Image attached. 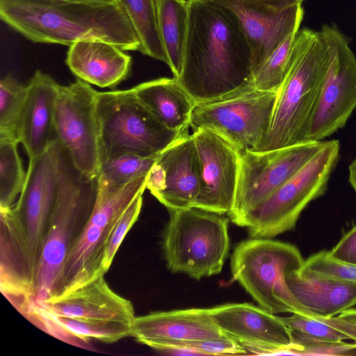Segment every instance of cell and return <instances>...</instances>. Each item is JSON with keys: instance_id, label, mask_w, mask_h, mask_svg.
Instances as JSON below:
<instances>
[{"instance_id": "cell-1", "label": "cell", "mask_w": 356, "mask_h": 356, "mask_svg": "<svg viewBox=\"0 0 356 356\" xmlns=\"http://www.w3.org/2000/svg\"><path fill=\"white\" fill-rule=\"evenodd\" d=\"M181 73L176 77L196 104L220 101L254 88L252 52L234 15L214 0H188Z\"/></svg>"}, {"instance_id": "cell-2", "label": "cell", "mask_w": 356, "mask_h": 356, "mask_svg": "<svg viewBox=\"0 0 356 356\" xmlns=\"http://www.w3.org/2000/svg\"><path fill=\"white\" fill-rule=\"evenodd\" d=\"M1 19L35 43L71 46L99 40L124 51L140 42L120 1L84 3L68 0H0Z\"/></svg>"}, {"instance_id": "cell-3", "label": "cell", "mask_w": 356, "mask_h": 356, "mask_svg": "<svg viewBox=\"0 0 356 356\" xmlns=\"http://www.w3.org/2000/svg\"><path fill=\"white\" fill-rule=\"evenodd\" d=\"M328 64L320 31L298 30L290 70L277 91L270 125L255 152H265L306 141L309 124Z\"/></svg>"}, {"instance_id": "cell-4", "label": "cell", "mask_w": 356, "mask_h": 356, "mask_svg": "<svg viewBox=\"0 0 356 356\" xmlns=\"http://www.w3.org/2000/svg\"><path fill=\"white\" fill-rule=\"evenodd\" d=\"M97 188V177L83 175L63 150L58 194L36 266L35 305L56 294L69 251L93 207Z\"/></svg>"}, {"instance_id": "cell-5", "label": "cell", "mask_w": 356, "mask_h": 356, "mask_svg": "<svg viewBox=\"0 0 356 356\" xmlns=\"http://www.w3.org/2000/svg\"><path fill=\"white\" fill-rule=\"evenodd\" d=\"M96 110L100 162L122 154L157 156L188 134V129L175 131L163 125L139 100L133 88L97 91Z\"/></svg>"}, {"instance_id": "cell-6", "label": "cell", "mask_w": 356, "mask_h": 356, "mask_svg": "<svg viewBox=\"0 0 356 356\" xmlns=\"http://www.w3.org/2000/svg\"><path fill=\"white\" fill-rule=\"evenodd\" d=\"M293 245L252 238L238 244L231 257L234 280L263 308L273 314L318 316L302 306L290 291L286 277L304 263Z\"/></svg>"}, {"instance_id": "cell-7", "label": "cell", "mask_w": 356, "mask_h": 356, "mask_svg": "<svg viewBox=\"0 0 356 356\" xmlns=\"http://www.w3.org/2000/svg\"><path fill=\"white\" fill-rule=\"evenodd\" d=\"M169 212L162 243L168 269L195 280L220 273L229 250V219L197 207Z\"/></svg>"}, {"instance_id": "cell-8", "label": "cell", "mask_w": 356, "mask_h": 356, "mask_svg": "<svg viewBox=\"0 0 356 356\" xmlns=\"http://www.w3.org/2000/svg\"><path fill=\"white\" fill-rule=\"evenodd\" d=\"M339 150L338 140L325 141L308 163L247 216L243 227L249 235L271 238L292 229L306 206L325 192Z\"/></svg>"}, {"instance_id": "cell-9", "label": "cell", "mask_w": 356, "mask_h": 356, "mask_svg": "<svg viewBox=\"0 0 356 356\" xmlns=\"http://www.w3.org/2000/svg\"><path fill=\"white\" fill-rule=\"evenodd\" d=\"M148 175L134 179L118 192L96 195L91 212L69 251L56 295L104 275L102 261L109 236L131 202L144 193Z\"/></svg>"}, {"instance_id": "cell-10", "label": "cell", "mask_w": 356, "mask_h": 356, "mask_svg": "<svg viewBox=\"0 0 356 356\" xmlns=\"http://www.w3.org/2000/svg\"><path fill=\"white\" fill-rule=\"evenodd\" d=\"M325 142L307 141L270 151L238 152L236 190L227 213L232 222L243 227L247 216L308 163Z\"/></svg>"}, {"instance_id": "cell-11", "label": "cell", "mask_w": 356, "mask_h": 356, "mask_svg": "<svg viewBox=\"0 0 356 356\" xmlns=\"http://www.w3.org/2000/svg\"><path fill=\"white\" fill-rule=\"evenodd\" d=\"M321 35L328 64L312 115L306 141H321L343 127L356 108V57L350 39L334 24H324Z\"/></svg>"}, {"instance_id": "cell-12", "label": "cell", "mask_w": 356, "mask_h": 356, "mask_svg": "<svg viewBox=\"0 0 356 356\" xmlns=\"http://www.w3.org/2000/svg\"><path fill=\"white\" fill-rule=\"evenodd\" d=\"M277 92L253 89L238 96L196 104L189 125L227 140L238 152L256 151L268 131Z\"/></svg>"}, {"instance_id": "cell-13", "label": "cell", "mask_w": 356, "mask_h": 356, "mask_svg": "<svg viewBox=\"0 0 356 356\" xmlns=\"http://www.w3.org/2000/svg\"><path fill=\"white\" fill-rule=\"evenodd\" d=\"M95 90L81 79L58 86L54 131L74 168L83 175L97 177L99 129Z\"/></svg>"}, {"instance_id": "cell-14", "label": "cell", "mask_w": 356, "mask_h": 356, "mask_svg": "<svg viewBox=\"0 0 356 356\" xmlns=\"http://www.w3.org/2000/svg\"><path fill=\"white\" fill-rule=\"evenodd\" d=\"M63 150L56 138L43 153L29 160L24 186L13 205L22 220L37 264L58 194Z\"/></svg>"}, {"instance_id": "cell-15", "label": "cell", "mask_w": 356, "mask_h": 356, "mask_svg": "<svg viewBox=\"0 0 356 356\" xmlns=\"http://www.w3.org/2000/svg\"><path fill=\"white\" fill-rule=\"evenodd\" d=\"M221 331L254 355H293L296 346L280 316L250 303L210 308Z\"/></svg>"}, {"instance_id": "cell-16", "label": "cell", "mask_w": 356, "mask_h": 356, "mask_svg": "<svg viewBox=\"0 0 356 356\" xmlns=\"http://www.w3.org/2000/svg\"><path fill=\"white\" fill-rule=\"evenodd\" d=\"M200 185L199 156L193 134H188L157 156L146 188L170 211L194 207Z\"/></svg>"}, {"instance_id": "cell-17", "label": "cell", "mask_w": 356, "mask_h": 356, "mask_svg": "<svg viewBox=\"0 0 356 356\" xmlns=\"http://www.w3.org/2000/svg\"><path fill=\"white\" fill-rule=\"evenodd\" d=\"M235 17L252 52L253 75L272 52L299 30L302 4L276 7L254 0H214Z\"/></svg>"}, {"instance_id": "cell-18", "label": "cell", "mask_w": 356, "mask_h": 356, "mask_svg": "<svg viewBox=\"0 0 356 356\" xmlns=\"http://www.w3.org/2000/svg\"><path fill=\"white\" fill-rule=\"evenodd\" d=\"M1 291L25 317L35 305L37 262L25 227L13 206L0 207Z\"/></svg>"}, {"instance_id": "cell-19", "label": "cell", "mask_w": 356, "mask_h": 356, "mask_svg": "<svg viewBox=\"0 0 356 356\" xmlns=\"http://www.w3.org/2000/svg\"><path fill=\"white\" fill-rule=\"evenodd\" d=\"M200 161V191L194 207L224 215L233 206L238 175V152L207 129L193 132Z\"/></svg>"}, {"instance_id": "cell-20", "label": "cell", "mask_w": 356, "mask_h": 356, "mask_svg": "<svg viewBox=\"0 0 356 356\" xmlns=\"http://www.w3.org/2000/svg\"><path fill=\"white\" fill-rule=\"evenodd\" d=\"M33 309L51 316L131 325L136 317L131 302L114 292L104 275L39 302Z\"/></svg>"}, {"instance_id": "cell-21", "label": "cell", "mask_w": 356, "mask_h": 356, "mask_svg": "<svg viewBox=\"0 0 356 356\" xmlns=\"http://www.w3.org/2000/svg\"><path fill=\"white\" fill-rule=\"evenodd\" d=\"M225 335L215 323L210 309L193 308L136 316L131 336L138 342L156 349Z\"/></svg>"}, {"instance_id": "cell-22", "label": "cell", "mask_w": 356, "mask_h": 356, "mask_svg": "<svg viewBox=\"0 0 356 356\" xmlns=\"http://www.w3.org/2000/svg\"><path fill=\"white\" fill-rule=\"evenodd\" d=\"M65 63L77 79L102 88L114 89L131 74V57L104 41L74 43L69 47Z\"/></svg>"}, {"instance_id": "cell-23", "label": "cell", "mask_w": 356, "mask_h": 356, "mask_svg": "<svg viewBox=\"0 0 356 356\" xmlns=\"http://www.w3.org/2000/svg\"><path fill=\"white\" fill-rule=\"evenodd\" d=\"M58 86L50 75L40 70L26 84L20 143L29 160L43 153L56 138L54 117Z\"/></svg>"}, {"instance_id": "cell-24", "label": "cell", "mask_w": 356, "mask_h": 356, "mask_svg": "<svg viewBox=\"0 0 356 356\" xmlns=\"http://www.w3.org/2000/svg\"><path fill=\"white\" fill-rule=\"evenodd\" d=\"M287 285L296 300L316 316L332 317L356 305V283L328 278L302 266L289 273Z\"/></svg>"}, {"instance_id": "cell-25", "label": "cell", "mask_w": 356, "mask_h": 356, "mask_svg": "<svg viewBox=\"0 0 356 356\" xmlns=\"http://www.w3.org/2000/svg\"><path fill=\"white\" fill-rule=\"evenodd\" d=\"M132 88L139 100L166 127L175 131L188 129L196 102L176 77L151 80Z\"/></svg>"}, {"instance_id": "cell-26", "label": "cell", "mask_w": 356, "mask_h": 356, "mask_svg": "<svg viewBox=\"0 0 356 356\" xmlns=\"http://www.w3.org/2000/svg\"><path fill=\"white\" fill-rule=\"evenodd\" d=\"M159 31L167 57V65L179 77L186 37L188 0H155Z\"/></svg>"}, {"instance_id": "cell-27", "label": "cell", "mask_w": 356, "mask_h": 356, "mask_svg": "<svg viewBox=\"0 0 356 356\" xmlns=\"http://www.w3.org/2000/svg\"><path fill=\"white\" fill-rule=\"evenodd\" d=\"M157 156L122 154L102 161L99 166L96 195H111L134 179L147 175Z\"/></svg>"}, {"instance_id": "cell-28", "label": "cell", "mask_w": 356, "mask_h": 356, "mask_svg": "<svg viewBox=\"0 0 356 356\" xmlns=\"http://www.w3.org/2000/svg\"><path fill=\"white\" fill-rule=\"evenodd\" d=\"M140 42V52L167 63L155 0H120Z\"/></svg>"}, {"instance_id": "cell-29", "label": "cell", "mask_w": 356, "mask_h": 356, "mask_svg": "<svg viewBox=\"0 0 356 356\" xmlns=\"http://www.w3.org/2000/svg\"><path fill=\"white\" fill-rule=\"evenodd\" d=\"M27 93L26 85L12 75L0 82V140L20 143V130Z\"/></svg>"}, {"instance_id": "cell-30", "label": "cell", "mask_w": 356, "mask_h": 356, "mask_svg": "<svg viewBox=\"0 0 356 356\" xmlns=\"http://www.w3.org/2000/svg\"><path fill=\"white\" fill-rule=\"evenodd\" d=\"M35 312L50 318L65 332L87 343L90 339L113 343L131 335V325L51 316L36 309Z\"/></svg>"}, {"instance_id": "cell-31", "label": "cell", "mask_w": 356, "mask_h": 356, "mask_svg": "<svg viewBox=\"0 0 356 356\" xmlns=\"http://www.w3.org/2000/svg\"><path fill=\"white\" fill-rule=\"evenodd\" d=\"M297 32L288 36L255 72L253 79L254 89L266 92L279 90L293 61Z\"/></svg>"}, {"instance_id": "cell-32", "label": "cell", "mask_w": 356, "mask_h": 356, "mask_svg": "<svg viewBox=\"0 0 356 356\" xmlns=\"http://www.w3.org/2000/svg\"><path fill=\"white\" fill-rule=\"evenodd\" d=\"M19 143L0 140V207L15 204L25 184V172L17 150Z\"/></svg>"}, {"instance_id": "cell-33", "label": "cell", "mask_w": 356, "mask_h": 356, "mask_svg": "<svg viewBox=\"0 0 356 356\" xmlns=\"http://www.w3.org/2000/svg\"><path fill=\"white\" fill-rule=\"evenodd\" d=\"M280 318L289 328L296 350L298 344L308 341L341 342L348 339L343 333L327 323L324 317L292 314L290 316Z\"/></svg>"}, {"instance_id": "cell-34", "label": "cell", "mask_w": 356, "mask_h": 356, "mask_svg": "<svg viewBox=\"0 0 356 356\" xmlns=\"http://www.w3.org/2000/svg\"><path fill=\"white\" fill-rule=\"evenodd\" d=\"M143 195L139 194L123 212L113 229L103 254L102 271L104 275L110 268L115 255L125 236L136 222L143 205Z\"/></svg>"}, {"instance_id": "cell-35", "label": "cell", "mask_w": 356, "mask_h": 356, "mask_svg": "<svg viewBox=\"0 0 356 356\" xmlns=\"http://www.w3.org/2000/svg\"><path fill=\"white\" fill-rule=\"evenodd\" d=\"M302 268L328 278L356 283V265L336 258L330 251L311 255L304 261Z\"/></svg>"}, {"instance_id": "cell-36", "label": "cell", "mask_w": 356, "mask_h": 356, "mask_svg": "<svg viewBox=\"0 0 356 356\" xmlns=\"http://www.w3.org/2000/svg\"><path fill=\"white\" fill-rule=\"evenodd\" d=\"M166 346H184L195 348L204 355H244L248 353L243 346L227 335L221 338L186 341Z\"/></svg>"}, {"instance_id": "cell-37", "label": "cell", "mask_w": 356, "mask_h": 356, "mask_svg": "<svg viewBox=\"0 0 356 356\" xmlns=\"http://www.w3.org/2000/svg\"><path fill=\"white\" fill-rule=\"evenodd\" d=\"M330 252L336 258L356 265V225L343 236Z\"/></svg>"}, {"instance_id": "cell-38", "label": "cell", "mask_w": 356, "mask_h": 356, "mask_svg": "<svg viewBox=\"0 0 356 356\" xmlns=\"http://www.w3.org/2000/svg\"><path fill=\"white\" fill-rule=\"evenodd\" d=\"M325 321L356 343V309L350 308L337 316L325 317Z\"/></svg>"}, {"instance_id": "cell-39", "label": "cell", "mask_w": 356, "mask_h": 356, "mask_svg": "<svg viewBox=\"0 0 356 356\" xmlns=\"http://www.w3.org/2000/svg\"><path fill=\"white\" fill-rule=\"evenodd\" d=\"M155 350L163 354L170 355H204L195 348L184 346H162Z\"/></svg>"}, {"instance_id": "cell-40", "label": "cell", "mask_w": 356, "mask_h": 356, "mask_svg": "<svg viewBox=\"0 0 356 356\" xmlns=\"http://www.w3.org/2000/svg\"><path fill=\"white\" fill-rule=\"evenodd\" d=\"M266 3L276 7H288L296 4H302L304 0H254Z\"/></svg>"}, {"instance_id": "cell-41", "label": "cell", "mask_w": 356, "mask_h": 356, "mask_svg": "<svg viewBox=\"0 0 356 356\" xmlns=\"http://www.w3.org/2000/svg\"><path fill=\"white\" fill-rule=\"evenodd\" d=\"M349 181L356 192V159L349 165Z\"/></svg>"}, {"instance_id": "cell-42", "label": "cell", "mask_w": 356, "mask_h": 356, "mask_svg": "<svg viewBox=\"0 0 356 356\" xmlns=\"http://www.w3.org/2000/svg\"><path fill=\"white\" fill-rule=\"evenodd\" d=\"M74 2L84 3H97V4H114L118 3L120 0H68Z\"/></svg>"}]
</instances>
